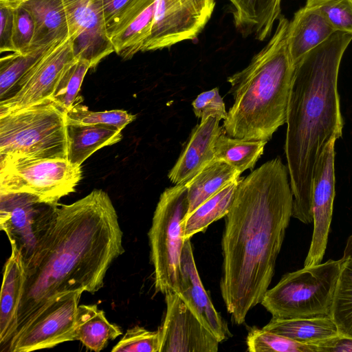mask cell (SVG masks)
I'll use <instances>...</instances> for the list:
<instances>
[{"instance_id":"e0dca14e","label":"cell","mask_w":352,"mask_h":352,"mask_svg":"<svg viewBox=\"0 0 352 352\" xmlns=\"http://www.w3.org/2000/svg\"><path fill=\"white\" fill-rule=\"evenodd\" d=\"M222 129L219 120L213 117L193 129L186 148L168 173L172 183L186 184L214 160V145Z\"/></svg>"},{"instance_id":"83f0119b","label":"cell","mask_w":352,"mask_h":352,"mask_svg":"<svg viewBox=\"0 0 352 352\" xmlns=\"http://www.w3.org/2000/svg\"><path fill=\"white\" fill-rule=\"evenodd\" d=\"M155 1L148 6L133 21L111 38L114 52L124 60L142 52L151 31Z\"/></svg>"},{"instance_id":"d590c367","label":"cell","mask_w":352,"mask_h":352,"mask_svg":"<svg viewBox=\"0 0 352 352\" xmlns=\"http://www.w3.org/2000/svg\"><path fill=\"white\" fill-rule=\"evenodd\" d=\"M158 330L152 331L136 325L129 329L111 349L112 352H159Z\"/></svg>"},{"instance_id":"9a60e30c","label":"cell","mask_w":352,"mask_h":352,"mask_svg":"<svg viewBox=\"0 0 352 352\" xmlns=\"http://www.w3.org/2000/svg\"><path fill=\"white\" fill-rule=\"evenodd\" d=\"M326 146L316 166L312 182L311 209L314 229L304 266L320 263L324 257L331 227L335 198V143Z\"/></svg>"},{"instance_id":"f546056e","label":"cell","mask_w":352,"mask_h":352,"mask_svg":"<svg viewBox=\"0 0 352 352\" xmlns=\"http://www.w3.org/2000/svg\"><path fill=\"white\" fill-rule=\"evenodd\" d=\"M331 317L340 334L352 338V258L344 259Z\"/></svg>"},{"instance_id":"5b68a950","label":"cell","mask_w":352,"mask_h":352,"mask_svg":"<svg viewBox=\"0 0 352 352\" xmlns=\"http://www.w3.org/2000/svg\"><path fill=\"white\" fill-rule=\"evenodd\" d=\"M66 127L50 98L0 116V157L66 159Z\"/></svg>"},{"instance_id":"74e56055","label":"cell","mask_w":352,"mask_h":352,"mask_svg":"<svg viewBox=\"0 0 352 352\" xmlns=\"http://www.w3.org/2000/svg\"><path fill=\"white\" fill-rule=\"evenodd\" d=\"M192 105L195 115L201 119V122L210 117L219 121L224 120L228 116L225 103L217 87L199 94Z\"/></svg>"},{"instance_id":"7a4b0ae2","label":"cell","mask_w":352,"mask_h":352,"mask_svg":"<svg viewBox=\"0 0 352 352\" xmlns=\"http://www.w3.org/2000/svg\"><path fill=\"white\" fill-rule=\"evenodd\" d=\"M124 252L118 214L106 192L94 190L60 205L46 239L25 266L16 333L54 298L79 289L98 292Z\"/></svg>"},{"instance_id":"44dd1931","label":"cell","mask_w":352,"mask_h":352,"mask_svg":"<svg viewBox=\"0 0 352 352\" xmlns=\"http://www.w3.org/2000/svg\"><path fill=\"white\" fill-rule=\"evenodd\" d=\"M228 1L232 7L234 26L243 38L253 35L258 41H265L281 15L282 0Z\"/></svg>"},{"instance_id":"6da1fadb","label":"cell","mask_w":352,"mask_h":352,"mask_svg":"<svg viewBox=\"0 0 352 352\" xmlns=\"http://www.w3.org/2000/svg\"><path fill=\"white\" fill-rule=\"evenodd\" d=\"M287 167L279 157L241 178L225 221L220 290L231 321L240 325L261 303L292 217Z\"/></svg>"},{"instance_id":"ac0fdd59","label":"cell","mask_w":352,"mask_h":352,"mask_svg":"<svg viewBox=\"0 0 352 352\" xmlns=\"http://www.w3.org/2000/svg\"><path fill=\"white\" fill-rule=\"evenodd\" d=\"M12 252L5 263L0 300V351H6L14 336L18 312L25 280V268L19 252Z\"/></svg>"},{"instance_id":"5bb4252c","label":"cell","mask_w":352,"mask_h":352,"mask_svg":"<svg viewBox=\"0 0 352 352\" xmlns=\"http://www.w3.org/2000/svg\"><path fill=\"white\" fill-rule=\"evenodd\" d=\"M166 314L158 329L159 352H217L219 342L178 293L165 294Z\"/></svg>"},{"instance_id":"8d00e7d4","label":"cell","mask_w":352,"mask_h":352,"mask_svg":"<svg viewBox=\"0 0 352 352\" xmlns=\"http://www.w3.org/2000/svg\"><path fill=\"white\" fill-rule=\"evenodd\" d=\"M14 1V25L12 44L14 52L27 53L31 51L30 46L34 34V20L30 13L20 1Z\"/></svg>"},{"instance_id":"277c9868","label":"cell","mask_w":352,"mask_h":352,"mask_svg":"<svg viewBox=\"0 0 352 352\" xmlns=\"http://www.w3.org/2000/svg\"><path fill=\"white\" fill-rule=\"evenodd\" d=\"M278 21L267 45L228 78L234 102L223 128L230 137L267 142L286 123L295 66L288 47L289 21L283 15Z\"/></svg>"},{"instance_id":"ffe728a7","label":"cell","mask_w":352,"mask_h":352,"mask_svg":"<svg viewBox=\"0 0 352 352\" xmlns=\"http://www.w3.org/2000/svg\"><path fill=\"white\" fill-rule=\"evenodd\" d=\"M20 2L30 13L34 23L30 50L62 43L69 38L62 0H23Z\"/></svg>"},{"instance_id":"7402d4cb","label":"cell","mask_w":352,"mask_h":352,"mask_svg":"<svg viewBox=\"0 0 352 352\" xmlns=\"http://www.w3.org/2000/svg\"><path fill=\"white\" fill-rule=\"evenodd\" d=\"M67 160L81 166L100 148L113 145L122 138V131L113 126L67 123Z\"/></svg>"},{"instance_id":"3957f363","label":"cell","mask_w":352,"mask_h":352,"mask_svg":"<svg viewBox=\"0 0 352 352\" xmlns=\"http://www.w3.org/2000/svg\"><path fill=\"white\" fill-rule=\"evenodd\" d=\"M352 34L335 32L296 65L287 113L285 152L294 197L292 217L313 222L312 182L327 144L342 134L338 78Z\"/></svg>"},{"instance_id":"603a6c76","label":"cell","mask_w":352,"mask_h":352,"mask_svg":"<svg viewBox=\"0 0 352 352\" xmlns=\"http://www.w3.org/2000/svg\"><path fill=\"white\" fill-rule=\"evenodd\" d=\"M263 328L296 342L313 346L340 334L331 316L289 319L272 318Z\"/></svg>"},{"instance_id":"7bdbcfd3","label":"cell","mask_w":352,"mask_h":352,"mask_svg":"<svg viewBox=\"0 0 352 352\" xmlns=\"http://www.w3.org/2000/svg\"><path fill=\"white\" fill-rule=\"evenodd\" d=\"M8 1H12V0H8Z\"/></svg>"},{"instance_id":"52a82bcc","label":"cell","mask_w":352,"mask_h":352,"mask_svg":"<svg viewBox=\"0 0 352 352\" xmlns=\"http://www.w3.org/2000/svg\"><path fill=\"white\" fill-rule=\"evenodd\" d=\"M188 207L186 184L168 188L160 197L148 233L156 292H179L180 261L185 243L182 222Z\"/></svg>"},{"instance_id":"e575fe53","label":"cell","mask_w":352,"mask_h":352,"mask_svg":"<svg viewBox=\"0 0 352 352\" xmlns=\"http://www.w3.org/2000/svg\"><path fill=\"white\" fill-rule=\"evenodd\" d=\"M305 6L318 10L336 32L352 34V0H307Z\"/></svg>"},{"instance_id":"cb8c5ba5","label":"cell","mask_w":352,"mask_h":352,"mask_svg":"<svg viewBox=\"0 0 352 352\" xmlns=\"http://www.w3.org/2000/svg\"><path fill=\"white\" fill-rule=\"evenodd\" d=\"M122 334L120 328L111 323L97 305L78 306L75 325L76 340L80 341L87 349L99 352L106 347L109 340Z\"/></svg>"},{"instance_id":"ba28073f","label":"cell","mask_w":352,"mask_h":352,"mask_svg":"<svg viewBox=\"0 0 352 352\" xmlns=\"http://www.w3.org/2000/svg\"><path fill=\"white\" fill-rule=\"evenodd\" d=\"M81 177L80 166L67 159L0 157V193L25 192L58 203Z\"/></svg>"},{"instance_id":"8fae6325","label":"cell","mask_w":352,"mask_h":352,"mask_svg":"<svg viewBox=\"0 0 352 352\" xmlns=\"http://www.w3.org/2000/svg\"><path fill=\"white\" fill-rule=\"evenodd\" d=\"M214 6V0H155L151 34L142 52L196 38L210 19Z\"/></svg>"},{"instance_id":"9c48e42d","label":"cell","mask_w":352,"mask_h":352,"mask_svg":"<svg viewBox=\"0 0 352 352\" xmlns=\"http://www.w3.org/2000/svg\"><path fill=\"white\" fill-rule=\"evenodd\" d=\"M60 204L25 192L0 193V227L27 265L52 228Z\"/></svg>"},{"instance_id":"f35d334b","label":"cell","mask_w":352,"mask_h":352,"mask_svg":"<svg viewBox=\"0 0 352 352\" xmlns=\"http://www.w3.org/2000/svg\"><path fill=\"white\" fill-rule=\"evenodd\" d=\"M14 25V1L0 0V52H14L12 37Z\"/></svg>"},{"instance_id":"4316f807","label":"cell","mask_w":352,"mask_h":352,"mask_svg":"<svg viewBox=\"0 0 352 352\" xmlns=\"http://www.w3.org/2000/svg\"><path fill=\"white\" fill-rule=\"evenodd\" d=\"M267 141L232 138L222 133L214 145V159L242 173L252 169L263 153Z\"/></svg>"},{"instance_id":"f1b7e54d","label":"cell","mask_w":352,"mask_h":352,"mask_svg":"<svg viewBox=\"0 0 352 352\" xmlns=\"http://www.w3.org/2000/svg\"><path fill=\"white\" fill-rule=\"evenodd\" d=\"M52 45L32 50L27 53L14 52L1 58L0 101L7 98L16 84Z\"/></svg>"},{"instance_id":"d6a6232c","label":"cell","mask_w":352,"mask_h":352,"mask_svg":"<svg viewBox=\"0 0 352 352\" xmlns=\"http://www.w3.org/2000/svg\"><path fill=\"white\" fill-rule=\"evenodd\" d=\"M246 344L250 352H316L315 346L302 344L256 327L250 329Z\"/></svg>"},{"instance_id":"4dcf8cb0","label":"cell","mask_w":352,"mask_h":352,"mask_svg":"<svg viewBox=\"0 0 352 352\" xmlns=\"http://www.w3.org/2000/svg\"><path fill=\"white\" fill-rule=\"evenodd\" d=\"M90 65L85 60L76 59L62 72L50 99L65 112L78 102V93Z\"/></svg>"},{"instance_id":"d4e9b609","label":"cell","mask_w":352,"mask_h":352,"mask_svg":"<svg viewBox=\"0 0 352 352\" xmlns=\"http://www.w3.org/2000/svg\"><path fill=\"white\" fill-rule=\"evenodd\" d=\"M241 174L221 160L214 159L210 162L186 184L189 206L187 214L227 185L239 179Z\"/></svg>"},{"instance_id":"8992f818","label":"cell","mask_w":352,"mask_h":352,"mask_svg":"<svg viewBox=\"0 0 352 352\" xmlns=\"http://www.w3.org/2000/svg\"><path fill=\"white\" fill-rule=\"evenodd\" d=\"M344 259H329L285 274L261 304L272 318L331 316Z\"/></svg>"},{"instance_id":"60d3db41","label":"cell","mask_w":352,"mask_h":352,"mask_svg":"<svg viewBox=\"0 0 352 352\" xmlns=\"http://www.w3.org/2000/svg\"><path fill=\"white\" fill-rule=\"evenodd\" d=\"M342 258H352V234L346 240Z\"/></svg>"},{"instance_id":"ab89813d","label":"cell","mask_w":352,"mask_h":352,"mask_svg":"<svg viewBox=\"0 0 352 352\" xmlns=\"http://www.w3.org/2000/svg\"><path fill=\"white\" fill-rule=\"evenodd\" d=\"M314 346L316 352H352V338L339 334Z\"/></svg>"},{"instance_id":"2e32d148","label":"cell","mask_w":352,"mask_h":352,"mask_svg":"<svg viewBox=\"0 0 352 352\" xmlns=\"http://www.w3.org/2000/svg\"><path fill=\"white\" fill-rule=\"evenodd\" d=\"M178 294L219 342L231 336L227 323L216 310L204 287L195 264L190 239L185 240L182 250Z\"/></svg>"},{"instance_id":"484cf974","label":"cell","mask_w":352,"mask_h":352,"mask_svg":"<svg viewBox=\"0 0 352 352\" xmlns=\"http://www.w3.org/2000/svg\"><path fill=\"white\" fill-rule=\"evenodd\" d=\"M241 179L231 182L186 216L182 222L185 240L205 231L212 223L227 215Z\"/></svg>"},{"instance_id":"836d02e7","label":"cell","mask_w":352,"mask_h":352,"mask_svg":"<svg viewBox=\"0 0 352 352\" xmlns=\"http://www.w3.org/2000/svg\"><path fill=\"white\" fill-rule=\"evenodd\" d=\"M135 119V116L124 110L91 111L80 102L66 112L67 123L109 125L121 131Z\"/></svg>"},{"instance_id":"b9f144b4","label":"cell","mask_w":352,"mask_h":352,"mask_svg":"<svg viewBox=\"0 0 352 352\" xmlns=\"http://www.w3.org/2000/svg\"><path fill=\"white\" fill-rule=\"evenodd\" d=\"M16 1H23V0H16Z\"/></svg>"},{"instance_id":"30bf717a","label":"cell","mask_w":352,"mask_h":352,"mask_svg":"<svg viewBox=\"0 0 352 352\" xmlns=\"http://www.w3.org/2000/svg\"><path fill=\"white\" fill-rule=\"evenodd\" d=\"M84 292L60 294L46 303L16 333L6 352H30L76 340V314Z\"/></svg>"},{"instance_id":"4fadbf2b","label":"cell","mask_w":352,"mask_h":352,"mask_svg":"<svg viewBox=\"0 0 352 352\" xmlns=\"http://www.w3.org/2000/svg\"><path fill=\"white\" fill-rule=\"evenodd\" d=\"M76 59L95 68L114 52L107 32L102 0H62Z\"/></svg>"},{"instance_id":"d6986e66","label":"cell","mask_w":352,"mask_h":352,"mask_svg":"<svg viewBox=\"0 0 352 352\" xmlns=\"http://www.w3.org/2000/svg\"><path fill=\"white\" fill-rule=\"evenodd\" d=\"M336 30L316 8L304 6L289 22L288 47L295 66L307 53L326 41Z\"/></svg>"},{"instance_id":"1f68e13d","label":"cell","mask_w":352,"mask_h":352,"mask_svg":"<svg viewBox=\"0 0 352 352\" xmlns=\"http://www.w3.org/2000/svg\"><path fill=\"white\" fill-rule=\"evenodd\" d=\"M155 0H102L107 32L110 39L133 21Z\"/></svg>"},{"instance_id":"7c38bea8","label":"cell","mask_w":352,"mask_h":352,"mask_svg":"<svg viewBox=\"0 0 352 352\" xmlns=\"http://www.w3.org/2000/svg\"><path fill=\"white\" fill-rule=\"evenodd\" d=\"M76 59L69 38L53 45L0 101V116L49 99L65 68Z\"/></svg>"}]
</instances>
